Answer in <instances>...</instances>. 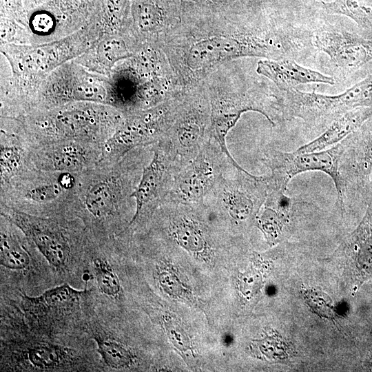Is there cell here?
I'll return each mask as SVG.
<instances>
[{
  "label": "cell",
  "mask_w": 372,
  "mask_h": 372,
  "mask_svg": "<svg viewBox=\"0 0 372 372\" xmlns=\"http://www.w3.org/2000/svg\"><path fill=\"white\" fill-rule=\"evenodd\" d=\"M184 88L200 83L232 59L257 56L280 59L292 39L273 30H248L229 23L180 21L158 42Z\"/></svg>",
  "instance_id": "obj_1"
},
{
  "label": "cell",
  "mask_w": 372,
  "mask_h": 372,
  "mask_svg": "<svg viewBox=\"0 0 372 372\" xmlns=\"http://www.w3.org/2000/svg\"><path fill=\"white\" fill-rule=\"evenodd\" d=\"M182 90L161 48L143 43L132 56L110 72L107 104L125 114L157 106Z\"/></svg>",
  "instance_id": "obj_2"
},
{
  "label": "cell",
  "mask_w": 372,
  "mask_h": 372,
  "mask_svg": "<svg viewBox=\"0 0 372 372\" xmlns=\"http://www.w3.org/2000/svg\"><path fill=\"white\" fill-rule=\"evenodd\" d=\"M202 81L210 103V138L218 143L236 166L240 167L229 153L226 144L229 132L241 115L248 111L260 113L272 125H275L279 113L277 100L271 101L263 93L236 90L229 86L223 64L213 70Z\"/></svg>",
  "instance_id": "obj_3"
},
{
  "label": "cell",
  "mask_w": 372,
  "mask_h": 372,
  "mask_svg": "<svg viewBox=\"0 0 372 372\" xmlns=\"http://www.w3.org/2000/svg\"><path fill=\"white\" fill-rule=\"evenodd\" d=\"M276 96L280 114L309 124L327 125L352 110L372 106V74L337 95L290 90Z\"/></svg>",
  "instance_id": "obj_4"
},
{
  "label": "cell",
  "mask_w": 372,
  "mask_h": 372,
  "mask_svg": "<svg viewBox=\"0 0 372 372\" xmlns=\"http://www.w3.org/2000/svg\"><path fill=\"white\" fill-rule=\"evenodd\" d=\"M266 176L231 165L204 200L208 211L236 225L255 222L265 201Z\"/></svg>",
  "instance_id": "obj_5"
},
{
  "label": "cell",
  "mask_w": 372,
  "mask_h": 372,
  "mask_svg": "<svg viewBox=\"0 0 372 372\" xmlns=\"http://www.w3.org/2000/svg\"><path fill=\"white\" fill-rule=\"evenodd\" d=\"M179 94L157 106L124 114L105 145V158L118 161L136 147L154 145L165 137L174 121Z\"/></svg>",
  "instance_id": "obj_6"
},
{
  "label": "cell",
  "mask_w": 372,
  "mask_h": 372,
  "mask_svg": "<svg viewBox=\"0 0 372 372\" xmlns=\"http://www.w3.org/2000/svg\"><path fill=\"white\" fill-rule=\"evenodd\" d=\"M210 103L203 82L184 87L165 136L183 163L192 158L210 138Z\"/></svg>",
  "instance_id": "obj_7"
},
{
  "label": "cell",
  "mask_w": 372,
  "mask_h": 372,
  "mask_svg": "<svg viewBox=\"0 0 372 372\" xmlns=\"http://www.w3.org/2000/svg\"><path fill=\"white\" fill-rule=\"evenodd\" d=\"M344 141L326 149L313 152H290L271 149L264 161L271 173L266 176L267 183L283 191L287 190L290 180L296 176L311 171L325 173L332 179L337 193V202L344 209L343 187L340 173V164L345 149Z\"/></svg>",
  "instance_id": "obj_8"
},
{
  "label": "cell",
  "mask_w": 372,
  "mask_h": 372,
  "mask_svg": "<svg viewBox=\"0 0 372 372\" xmlns=\"http://www.w3.org/2000/svg\"><path fill=\"white\" fill-rule=\"evenodd\" d=\"M218 143L208 138L197 154L182 164L167 200L204 203V200L231 165Z\"/></svg>",
  "instance_id": "obj_9"
},
{
  "label": "cell",
  "mask_w": 372,
  "mask_h": 372,
  "mask_svg": "<svg viewBox=\"0 0 372 372\" xmlns=\"http://www.w3.org/2000/svg\"><path fill=\"white\" fill-rule=\"evenodd\" d=\"M153 156L141 173L139 182L131 194L135 200V211L129 225L144 213L153 214L166 200L183 164L169 139L165 136L154 144Z\"/></svg>",
  "instance_id": "obj_10"
},
{
  "label": "cell",
  "mask_w": 372,
  "mask_h": 372,
  "mask_svg": "<svg viewBox=\"0 0 372 372\" xmlns=\"http://www.w3.org/2000/svg\"><path fill=\"white\" fill-rule=\"evenodd\" d=\"M74 64L62 65L42 82V92L51 103L91 102L107 104L108 76L92 74Z\"/></svg>",
  "instance_id": "obj_11"
},
{
  "label": "cell",
  "mask_w": 372,
  "mask_h": 372,
  "mask_svg": "<svg viewBox=\"0 0 372 372\" xmlns=\"http://www.w3.org/2000/svg\"><path fill=\"white\" fill-rule=\"evenodd\" d=\"M2 215L34 243L50 265L57 269L66 266L70 248L63 229L56 223L8 207Z\"/></svg>",
  "instance_id": "obj_12"
},
{
  "label": "cell",
  "mask_w": 372,
  "mask_h": 372,
  "mask_svg": "<svg viewBox=\"0 0 372 372\" xmlns=\"http://www.w3.org/2000/svg\"><path fill=\"white\" fill-rule=\"evenodd\" d=\"M340 164L344 203L353 193L368 190L372 174V117L345 139Z\"/></svg>",
  "instance_id": "obj_13"
},
{
  "label": "cell",
  "mask_w": 372,
  "mask_h": 372,
  "mask_svg": "<svg viewBox=\"0 0 372 372\" xmlns=\"http://www.w3.org/2000/svg\"><path fill=\"white\" fill-rule=\"evenodd\" d=\"M67 105L44 120V127L52 134L67 138L90 137L101 128L118 125L123 117L102 109L97 103Z\"/></svg>",
  "instance_id": "obj_14"
},
{
  "label": "cell",
  "mask_w": 372,
  "mask_h": 372,
  "mask_svg": "<svg viewBox=\"0 0 372 372\" xmlns=\"http://www.w3.org/2000/svg\"><path fill=\"white\" fill-rule=\"evenodd\" d=\"M314 44L338 66L358 68L372 60V40L333 28L319 30Z\"/></svg>",
  "instance_id": "obj_15"
},
{
  "label": "cell",
  "mask_w": 372,
  "mask_h": 372,
  "mask_svg": "<svg viewBox=\"0 0 372 372\" xmlns=\"http://www.w3.org/2000/svg\"><path fill=\"white\" fill-rule=\"evenodd\" d=\"M180 19L163 0H131L132 32L142 43L158 45Z\"/></svg>",
  "instance_id": "obj_16"
},
{
  "label": "cell",
  "mask_w": 372,
  "mask_h": 372,
  "mask_svg": "<svg viewBox=\"0 0 372 372\" xmlns=\"http://www.w3.org/2000/svg\"><path fill=\"white\" fill-rule=\"evenodd\" d=\"M342 247L353 264L355 287L358 289L372 278V194L362 219L346 238Z\"/></svg>",
  "instance_id": "obj_17"
},
{
  "label": "cell",
  "mask_w": 372,
  "mask_h": 372,
  "mask_svg": "<svg viewBox=\"0 0 372 372\" xmlns=\"http://www.w3.org/2000/svg\"><path fill=\"white\" fill-rule=\"evenodd\" d=\"M256 72L271 81L281 92L304 83L335 84L332 77L301 66L291 59L259 60Z\"/></svg>",
  "instance_id": "obj_18"
},
{
  "label": "cell",
  "mask_w": 372,
  "mask_h": 372,
  "mask_svg": "<svg viewBox=\"0 0 372 372\" xmlns=\"http://www.w3.org/2000/svg\"><path fill=\"white\" fill-rule=\"evenodd\" d=\"M135 187L130 180L121 177H107L97 180L89 186L85 194V205L95 218L113 215Z\"/></svg>",
  "instance_id": "obj_19"
},
{
  "label": "cell",
  "mask_w": 372,
  "mask_h": 372,
  "mask_svg": "<svg viewBox=\"0 0 372 372\" xmlns=\"http://www.w3.org/2000/svg\"><path fill=\"white\" fill-rule=\"evenodd\" d=\"M371 117L372 106L349 111L333 121L319 136L296 151L313 152L329 148L356 132Z\"/></svg>",
  "instance_id": "obj_20"
},
{
  "label": "cell",
  "mask_w": 372,
  "mask_h": 372,
  "mask_svg": "<svg viewBox=\"0 0 372 372\" xmlns=\"http://www.w3.org/2000/svg\"><path fill=\"white\" fill-rule=\"evenodd\" d=\"M87 159L85 149L75 143H66L50 149L45 156L47 167L61 172L79 169Z\"/></svg>",
  "instance_id": "obj_21"
},
{
  "label": "cell",
  "mask_w": 372,
  "mask_h": 372,
  "mask_svg": "<svg viewBox=\"0 0 372 372\" xmlns=\"http://www.w3.org/2000/svg\"><path fill=\"white\" fill-rule=\"evenodd\" d=\"M322 6L329 14L347 16L362 28L372 30V0H333L322 1Z\"/></svg>",
  "instance_id": "obj_22"
},
{
  "label": "cell",
  "mask_w": 372,
  "mask_h": 372,
  "mask_svg": "<svg viewBox=\"0 0 372 372\" xmlns=\"http://www.w3.org/2000/svg\"><path fill=\"white\" fill-rule=\"evenodd\" d=\"M94 338L97 345V351L107 366L122 369L132 364V353L121 343L102 332H95Z\"/></svg>",
  "instance_id": "obj_23"
},
{
  "label": "cell",
  "mask_w": 372,
  "mask_h": 372,
  "mask_svg": "<svg viewBox=\"0 0 372 372\" xmlns=\"http://www.w3.org/2000/svg\"><path fill=\"white\" fill-rule=\"evenodd\" d=\"M23 353L31 366L41 371L57 369L65 364L69 358L65 349L49 344L32 346Z\"/></svg>",
  "instance_id": "obj_24"
},
{
  "label": "cell",
  "mask_w": 372,
  "mask_h": 372,
  "mask_svg": "<svg viewBox=\"0 0 372 372\" xmlns=\"http://www.w3.org/2000/svg\"><path fill=\"white\" fill-rule=\"evenodd\" d=\"M83 291L68 285L51 289L39 296L28 298L34 308L41 311L70 305L78 301Z\"/></svg>",
  "instance_id": "obj_25"
},
{
  "label": "cell",
  "mask_w": 372,
  "mask_h": 372,
  "mask_svg": "<svg viewBox=\"0 0 372 372\" xmlns=\"http://www.w3.org/2000/svg\"><path fill=\"white\" fill-rule=\"evenodd\" d=\"M30 262L28 251L13 237L1 234L0 263L1 266L12 270L27 269Z\"/></svg>",
  "instance_id": "obj_26"
},
{
  "label": "cell",
  "mask_w": 372,
  "mask_h": 372,
  "mask_svg": "<svg viewBox=\"0 0 372 372\" xmlns=\"http://www.w3.org/2000/svg\"><path fill=\"white\" fill-rule=\"evenodd\" d=\"M93 269L100 291L106 296L117 298L121 293L119 279L107 260L102 258L93 260Z\"/></svg>",
  "instance_id": "obj_27"
},
{
  "label": "cell",
  "mask_w": 372,
  "mask_h": 372,
  "mask_svg": "<svg viewBox=\"0 0 372 372\" xmlns=\"http://www.w3.org/2000/svg\"><path fill=\"white\" fill-rule=\"evenodd\" d=\"M23 156L21 149L14 145H1L0 154L1 176L8 180L14 175L22 165Z\"/></svg>",
  "instance_id": "obj_28"
},
{
  "label": "cell",
  "mask_w": 372,
  "mask_h": 372,
  "mask_svg": "<svg viewBox=\"0 0 372 372\" xmlns=\"http://www.w3.org/2000/svg\"><path fill=\"white\" fill-rule=\"evenodd\" d=\"M62 189L58 182L43 184L29 189L25 196L33 202L48 203L56 199L61 194Z\"/></svg>",
  "instance_id": "obj_29"
},
{
  "label": "cell",
  "mask_w": 372,
  "mask_h": 372,
  "mask_svg": "<svg viewBox=\"0 0 372 372\" xmlns=\"http://www.w3.org/2000/svg\"><path fill=\"white\" fill-rule=\"evenodd\" d=\"M257 342L261 353L269 359H284L287 357L285 344L281 340V338L275 335H267L265 339Z\"/></svg>",
  "instance_id": "obj_30"
},
{
  "label": "cell",
  "mask_w": 372,
  "mask_h": 372,
  "mask_svg": "<svg viewBox=\"0 0 372 372\" xmlns=\"http://www.w3.org/2000/svg\"><path fill=\"white\" fill-rule=\"evenodd\" d=\"M262 282V276L260 271L251 268L245 273L240 274L239 278V289L247 297L256 294Z\"/></svg>",
  "instance_id": "obj_31"
},
{
  "label": "cell",
  "mask_w": 372,
  "mask_h": 372,
  "mask_svg": "<svg viewBox=\"0 0 372 372\" xmlns=\"http://www.w3.org/2000/svg\"><path fill=\"white\" fill-rule=\"evenodd\" d=\"M164 324L167 335L176 348L181 351L190 349L189 340L180 326L171 320H165Z\"/></svg>",
  "instance_id": "obj_32"
},
{
  "label": "cell",
  "mask_w": 372,
  "mask_h": 372,
  "mask_svg": "<svg viewBox=\"0 0 372 372\" xmlns=\"http://www.w3.org/2000/svg\"><path fill=\"white\" fill-rule=\"evenodd\" d=\"M158 282L162 289L174 296H180L183 288L175 274L163 271L158 274Z\"/></svg>",
  "instance_id": "obj_33"
},
{
  "label": "cell",
  "mask_w": 372,
  "mask_h": 372,
  "mask_svg": "<svg viewBox=\"0 0 372 372\" xmlns=\"http://www.w3.org/2000/svg\"><path fill=\"white\" fill-rule=\"evenodd\" d=\"M200 4L202 6L211 7H225L234 6L235 4L254 5L267 0H187Z\"/></svg>",
  "instance_id": "obj_34"
},
{
  "label": "cell",
  "mask_w": 372,
  "mask_h": 372,
  "mask_svg": "<svg viewBox=\"0 0 372 372\" xmlns=\"http://www.w3.org/2000/svg\"><path fill=\"white\" fill-rule=\"evenodd\" d=\"M58 183L63 189H68L74 185V178L70 172H61L58 177Z\"/></svg>",
  "instance_id": "obj_35"
},
{
  "label": "cell",
  "mask_w": 372,
  "mask_h": 372,
  "mask_svg": "<svg viewBox=\"0 0 372 372\" xmlns=\"http://www.w3.org/2000/svg\"><path fill=\"white\" fill-rule=\"evenodd\" d=\"M367 363H368L367 364H368L369 368H370L371 370H372V348L368 356Z\"/></svg>",
  "instance_id": "obj_36"
},
{
  "label": "cell",
  "mask_w": 372,
  "mask_h": 372,
  "mask_svg": "<svg viewBox=\"0 0 372 372\" xmlns=\"http://www.w3.org/2000/svg\"><path fill=\"white\" fill-rule=\"evenodd\" d=\"M85 1H92V0H85Z\"/></svg>",
  "instance_id": "obj_37"
}]
</instances>
